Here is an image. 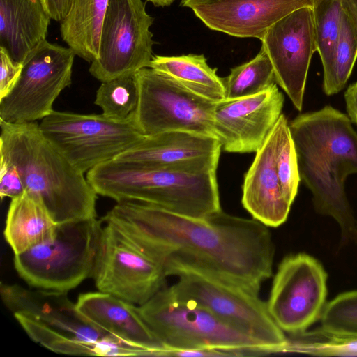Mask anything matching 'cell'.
Instances as JSON below:
<instances>
[{
	"label": "cell",
	"mask_w": 357,
	"mask_h": 357,
	"mask_svg": "<svg viewBox=\"0 0 357 357\" xmlns=\"http://www.w3.org/2000/svg\"><path fill=\"white\" fill-rule=\"evenodd\" d=\"M162 267L167 277L199 273L258 294L272 275L275 248L268 227L222 210L187 216L134 200L102 218Z\"/></svg>",
	"instance_id": "1"
},
{
	"label": "cell",
	"mask_w": 357,
	"mask_h": 357,
	"mask_svg": "<svg viewBox=\"0 0 357 357\" xmlns=\"http://www.w3.org/2000/svg\"><path fill=\"white\" fill-rule=\"evenodd\" d=\"M348 116L331 105L301 114L289 123L301 182L316 212L338 223L344 243L357 241V223L344 189L357 174V132Z\"/></svg>",
	"instance_id": "2"
},
{
	"label": "cell",
	"mask_w": 357,
	"mask_h": 357,
	"mask_svg": "<svg viewBox=\"0 0 357 357\" xmlns=\"http://www.w3.org/2000/svg\"><path fill=\"white\" fill-rule=\"evenodd\" d=\"M0 158L16 167L26 191L41 199L58 225L96 218L98 194L38 123L0 121Z\"/></svg>",
	"instance_id": "3"
},
{
	"label": "cell",
	"mask_w": 357,
	"mask_h": 357,
	"mask_svg": "<svg viewBox=\"0 0 357 357\" xmlns=\"http://www.w3.org/2000/svg\"><path fill=\"white\" fill-rule=\"evenodd\" d=\"M215 167H151L105 162L86 172L98 195L116 202L134 200L173 213L204 218L221 211Z\"/></svg>",
	"instance_id": "4"
},
{
	"label": "cell",
	"mask_w": 357,
	"mask_h": 357,
	"mask_svg": "<svg viewBox=\"0 0 357 357\" xmlns=\"http://www.w3.org/2000/svg\"><path fill=\"white\" fill-rule=\"evenodd\" d=\"M142 318L166 349H219L234 356L272 354L259 341L229 326L195 301L163 287L138 305Z\"/></svg>",
	"instance_id": "5"
},
{
	"label": "cell",
	"mask_w": 357,
	"mask_h": 357,
	"mask_svg": "<svg viewBox=\"0 0 357 357\" xmlns=\"http://www.w3.org/2000/svg\"><path fill=\"white\" fill-rule=\"evenodd\" d=\"M96 218L57 225L53 240L14 255V267L30 286L67 293L92 278L103 225Z\"/></svg>",
	"instance_id": "6"
},
{
	"label": "cell",
	"mask_w": 357,
	"mask_h": 357,
	"mask_svg": "<svg viewBox=\"0 0 357 357\" xmlns=\"http://www.w3.org/2000/svg\"><path fill=\"white\" fill-rule=\"evenodd\" d=\"M38 126L43 135L83 174L115 159L145 136L137 128L134 117L120 121L102 114L53 110Z\"/></svg>",
	"instance_id": "7"
},
{
	"label": "cell",
	"mask_w": 357,
	"mask_h": 357,
	"mask_svg": "<svg viewBox=\"0 0 357 357\" xmlns=\"http://www.w3.org/2000/svg\"><path fill=\"white\" fill-rule=\"evenodd\" d=\"M135 76L139 100L134 120L144 135L183 131L216 138V102L189 91L151 68L138 70Z\"/></svg>",
	"instance_id": "8"
},
{
	"label": "cell",
	"mask_w": 357,
	"mask_h": 357,
	"mask_svg": "<svg viewBox=\"0 0 357 357\" xmlns=\"http://www.w3.org/2000/svg\"><path fill=\"white\" fill-rule=\"evenodd\" d=\"M171 288L201 304L225 323L268 347L283 353L287 337L271 317L258 294L194 271L180 274Z\"/></svg>",
	"instance_id": "9"
},
{
	"label": "cell",
	"mask_w": 357,
	"mask_h": 357,
	"mask_svg": "<svg viewBox=\"0 0 357 357\" xmlns=\"http://www.w3.org/2000/svg\"><path fill=\"white\" fill-rule=\"evenodd\" d=\"M75 52L42 41L26 56L13 89L0 100V121L23 123L42 120L53 112V104L72 83Z\"/></svg>",
	"instance_id": "10"
},
{
	"label": "cell",
	"mask_w": 357,
	"mask_h": 357,
	"mask_svg": "<svg viewBox=\"0 0 357 357\" xmlns=\"http://www.w3.org/2000/svg\"><path fill=\"white\" fill-rule=\"evenodd\" d=\"M153 21L143 0H109L91 75L102 82L149 68L155 43L150 31Z\"/></svg>",
	"instance_id": "11"
},
{
	"label": "cell",
	"mask_w": 357,
	"mask_h": 357,
	"mask_svg": "<svg viewBox=\"0 0 357 357\" xmlns=\"http://www.w3.org/2000/svg\"><path fill=\"white\" fill-rule=\"evenodd\" d=\"M327 273L314 257L303 252L286 256L273 278L268 312L284 332L295 335L321 318L326 304Z\"/></svg>",
	"instance_id": "12"
},
{
	"label": "cell",
	"mask_w": 357,
	"mask_h": 357,
	"mask_svg": "<svg viewBox=\"0 0 357 357\" xmlns=\"http://www.w3.org/2000/svg\"><path fill=\"white\" fill-rule=\"evenodd\" d=\"M92 278L99 291L141 305L165 287L167 275L155 261L105 223Z\"/></svg>",
	"instance_id": "13"
},
{
	"label": "cell",
	"mask_w": 357,
	"mask_h": 357,
	"mask_svg": "<svg viewBox=\"0 0 357 357\" xmlns=\"http://www.w3.org/2000/svg\"><path fill=\"white\" fill-rule=\"evenodd\" d=\"M261 41L276 84L301 111L308 69L317 50L312 6L300 8L277 21Z\"/></svg>",
	"instance_id": "14"
},
{
	"label": "cell",
	"mask_w": 357,
	"mask_h": 357,
	"mask_svg": "<svg viewBox=\"0 0 357 357\" xmlns=\"http://www.w3.org/2000/svg\"><path fill=\"white\" fill-rule=\"evenodd\" d=\"M284 102L276 83L253 96L216 102L214 128L222 149L256 153L282 114Z\"/></svg>",
	"instance_id": "15"
},
{
	"label": "cell",
	"mask_w": 357,
	"mask_h": 357,
	"mask_svg": "<svg viewBox=\"0 0 357 357\" xmlns=\"http://www.w3.org/2000/svg\"><path fill=\"white\" fill-rule=\"evenodd\" d=\"M0 294L7 308L13 314L30 317L33 328L40 333L95 345L110 335L89 321L65 292L1 282Z\"/></svg>",
	"instance_id": "16"
},
{
	"label": "cell",
	"mask_w": 357,
	"mask_h": 357,
	"mask_svg": "<svg viewBox=\"0 0 357 357\" xmlns=\"http://www.w3.org/2000/svg\"><path fill=\"white\" fill-rule=\"evenodd\" d=\"M305 6L312 4L307 0H211L191 9L211 30L261 40L274 23Z\"/></svg>",
	"instance_id": "17"
},
{
	"label": "cell",
	"mask_w": 357,
	"mask_h": 357,
	"mask_svg": "<svg viewBox=\"0 0 357 357\" xmlns=\"http://www.w3.org/2000/svg\"><path fill=\"white\" fill-rule=\"evenodd\" d=\"M221 150L215 137L169 131L145 135L114 160L159 168H217Z\"/></svg>",
	"instance_id": "18"
},
{
	"label": "cell",
	"mask_w": 357,
	"mask_h": 357,
	"mask_svg": "<svg viewBox=\"0 0 357 357\" xmlns=\"http://www.w3.org/2000/svg\"><path fill=\"white\" fill-rule=\"evenodd\" d=\"M281 114L245 174L241 202L253 219L277 227L287 219L291 204L284 197L276 169V152L282 123Z\"/></svg>",
	"instance_id": "19"
},
{
	"label": "cell",
	"mask_w": 357,
	"mask_h": 357,
	"mask_svg": "<svg viewBox=\"0 0 357 357\" xmlns=\"http://www.w3.org/2000/svg\"><path fill=\"white\" fill-rule=\"evenodd\" d=\"M79 312L101 331L127 342L151 349L159 356L165 347L139 314L137 306L113 295L89 292L79 296Z\"/></svg>",
	"instance_id": "20"
},
{
	"label": "cell",
	"mask_w": 357,
	"mask_h": 357,
	"mask_svg": "<svg viewBox=\"0 0 357 357\" xmlns=\"http://www.w3.org/2000/svg\"><path fill=\"white\" fill-rule=\"evenodd\" d=\"M51 20L42 0H0V47L22 63L46 40Z\"/></svg>",
	"instance_id": "21"
},
{
	"label": "cell",
	"mask_w": 357,
	"mask_h": 357,
	"mask_svg": "<svg viewBox=\"0 0 357 357\" xmlns=\"http://www.w3.org/2000/svg\"><path fill=\"white\" fill-rule=\"evenodd\" d=\"M57 225L41 199L25 191L11 199L3 234L17 255L53 240Z\"/></svg>",
	"instance_id": "22"
},
{
	"label": "cell",
	"mask_w": 357,
	"mask_h": 357,
	"mask_svg": "<svg viewBox=\"0 0 357 357\" xmlns=\"http://www.w3.org/2000/svg\"><path fill=\"white\" fill-rule=\"evenodd\" d=\"M108 3L109 0H72L68 13L60 21L62 40L87 62L98 56Z\"/></svg>",
	"instance_id": "23"
},
{
	"label": "cell",
	"mask_w": 357,
	"mask_h": 357,
	"mask_svg": "<svg viewBox=\"0 0 357 357\" xmlns=\"http://www.w3.org/2000/svg\"><path fill=\"white\" fill-rule=\"evenodd\" d=\"M173 79L189 91L213 102L225 99L222 77L204 54L153 56L149 67Z\"/></svg>",
	"instance_id": "24"
},
{
	"label": "cell",
	"mask_w": 357,
	"mask_h": 357,
	"mask_svg": "<svg viewBox=\"0 0 357 357\" xmlns=\"http://www.w3.org/2000/svg\"><path fill=\"white\" fill-rule=\"evenodd\" d=\"M222 82L225 99L253 96L276 83L272 63L262 48L252 59L231 68Z\"/></svg>",
	"instance_id": "25"
},
{
	"label": "cell",
	"mask_w": 357,
	"mask_h": 357,
	"mask_svg": "<svg viewBox=\"0 0 357 357\" xmlns=\"http://www.w3.org/2000/svg\"><path fill=\"white\" fill-rule=\"evenodd\" d=\"M283 353L312 356H357V333L334 332L322 327L290 335Z\"/></svg>",
	"instance_id": "26"
},
{
	"label": "cell",
	"mask_w": 357,
	"mask_h": 357,
	"mask_svg": "<svg viewBox=\"0 0 357 357\" xmlns=\"http://www.w3.org/2000/svg\"><path fill=\"white\" fill-rule=\"evenodd\" d=\"M138 100V86L134 74L102 82L94 103L106 117L122 121L134 117Z\"/></svg>",
	"instance_id": "27"
},
{
	"label": "cell",
	"mask_w": 357,
	"mask_h": 357,
	"mask_svg": "<svg viewBox=\"0 0 357 357\" xmlns=\"http://www.w3.org/2000/svg\"><path fill=\"white\" fill-rule=\"evenodd\" d=\"M357 59V35L343 11L340 36L331 63L324 70L323 91L332 96L342 91Z\"/></svg>",
	"instance_id": "28"
},
{
	"label": "cell",
	"mask_w": 357,
	"mask_h": 357,
	"mask_svg": "<svg viewBox=\"0 0 357 357\" xmlns=\"http://www.w3.org/2000/svg\"><path fill=\"white\" fill-rule=\"evenodd\" d=\"M317 52L323 70L331 62L337 47L343 15L341 0H318L313 6Z\"/></svg>",
	"instance_id": "29"
},
{
	"label": "cell",
	"mask_w": 357,
	"mask_h": 357,
	"mask_svg": "<svg viewBox=\"0 0 357 357\" xmlns=\"http://www.w3.org/2000/svg\"><path fill=\"white\" fill-rule=\"evenodd\" d=\"M276 169L282 192L286 199L292 204L298 192L301 178L297 155L287 118L282 123L279 138Z\"/></svg>",
	"instance_id": "30"
},
{
	"label": "cell",
	"mask_w": 357,
	"mask_h": 357,
	"mask_svg": "<svg viewBox=\"0 0 357 357\" xmlns=\"http://www.w3.org/2000/svg\"><path fill=\"white\" fill-rule=\"evenodd\" d=\"M320 319L326 330L357 333V290L342 293L327 303Z\"/></svg>",
	"instance_id": "31"
},
{
	"label": "cell",
	"mask_w": 357,
	"mask_h": 357,
	"mask_svg": "<svg viewBox=\"0 0 357 357\" xmlns=\"http://www.w3.org/2000/svg\"><path fill=\"white\" fill-rule=\"evenodd\" d=\"M0 197L15 198L22 195L25 186L16 167L7 160L0 158Z\"/></svg>",
	"instance_id": "32"
},
{
	"label": "cell",
	"mask_w": 357,
	"mask_h": 357,
	"mask_svg": "<svg viewBox=\"0 0 357 357\" xmlns=\"http://www.w3.org/2000/svg\"><path fill=\"white\" fill-rule=\"evenodd\" d=\"M0 100L13 89L22 70V63L15 61L8 52L0 47Z\"/></svg>",
	"instance_id": "33"
},
{
	"label": "cell",
	"mask_w": 357,
	"mask_h": 357,
	"mask_svg": "<svg viewBox=\"0 0 357 357\" xmlns=\"http://www.w3.org/2000/svg\"><path fill=\"white\" fill-rule=\"evenodd\" d=\"M52 20L60 22L68 13L72 0H42Z\"/></svg>",
	"instance_id": "34"
},
{
	"label": "cell",
	"mask_w": 357,
	"mask_h": 357,
	"mask_svg": "<svg viewBox=\"0 0 357 357\" xmlns=\"http://www.w3.org/2000/svg\"><path fill=\"white\" fill-rule=\"evenodd\" d=\"M347 116L357 125V82L350 84L344 94Z\"/></svg>",
	"instance_id": "35"
},
{
	"label": "cell",
	"mask_w": 357,
	"mask_h": 357,
	"mask_svg": "<svg viewBox=\"0 0 357 357\" xmlns=\"http://www.w3.org/2000/svg\"><path fill=\"white\" fill-rule=\"evenodd\" d=\"M344 13L357 35V0H341Z\"/></svg>",
	"instance_id": "36"
},
{
	"label": "cell",
	"mask_w": 357,
	"mask_h": 357,
	"mask_svg": "<svg viewBox=\"0 0 357 357\" xmlns=\"http://www.w3.org/2000/svg\"><path fill=\"white\" fill-rule=\"evenodd\" d=\"M211 1V0H181V6L182 7H187V8H191L197 4H199V3H201L203 2H206V1Z\"/></svg>",
	"instance_id": "37"
},
{
	"label": "cell",
	"mask_w": 357,
	"mask_h": 357,
	"mask_svg": "<svg viewBox=\"0 0 357 357\" xmlns=\"http://www.w3.org/2000/svg\"><path fill=\"white\" fill-rule=\"evenodd\" d=\"M151 2L155 6L165 7L170 6L174 0H146Z\"/></svg>",
	"instance_id": "38"
},
{
	"label": "cell",
	"mask_w": 357,
	"mask_h": 357,
	"mask_svg": "<svg viewBox=\"0 0 357 357\" xmlns=\"http://www.w3.org/2000/svg\"><path fill=\"white\" fill-rule=\"evenodd\" d=\"M308 1H310L312 4V6L313 5L318 1V0H307Z\"/></svg>",
	"instance_id": "39"
}]
</instances>
